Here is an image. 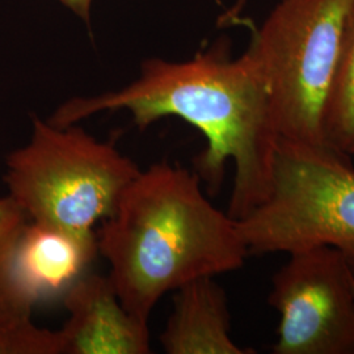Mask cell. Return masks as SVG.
<instances>
[{
  "label": "cell",
  "instance_id": "6",
  "mask_svg": "<svg viewBox=\"0 0 354 354\" xmlns=\"http://www.w3.org/2000/svg\"><path fill=\"white\" fill-rule=\"evenodd\" d=\"M288 254L268 298L279 314L272 352L354 354L353 264L328 245Z\"/></svg>",
  "mask_w": 354,
  "mask_h": 354
},
{
  "label": "cell",
  "instance_id": "9",
  "mask_svg": "<svg viewBox=\"0 0 354 354\" xmlns=\"http://www.w3.org/2000/svg\"><path fill=\"white\" fill-rule=\"evenodd\" d=\"M159 342L168 354L256 353L232 340L227 295L215 277L193 279L175 291Z\"/></svg>",
  "mask_w": 354,
  "mask_h": 354
},
{
  "label": "cell",
  "instance_id": "2",
  "mask_svg": "<svg viewBox=\"0 0 354 354\" xmlns=\"http://www.w3.org/2000/svg\"><path fill=\"white\" fill-rule=\"evenodd\" d=\"M99 228V254L129 313L149 322L167 292L239 269L248 251L193 171L160 160L140 171Z\"/></svg>",
  "mask_w": 354,
  "mask_h": 354
},
{
  "label": "cell",
  "instance_id": "14",
  "mask_svg": "<svg viewBox=\"0 0 354 354\" xmlns=\"http://www.w3.org/2000/svg\"><path fill=\"white\" fill-rule=\"evenodd\" d=\"M245 1H247V0H235L234 4H232V7L228 10L227 12L223 15V17H222V20H221L222 24L228 26V24L236 21L238 17L241 16L244 6H245Z\"/></svg>",
  "mask_w": 354,
  "mask_h": 354
},
{
  "label": "cell",
  "instance_id": "7",
  "mask_svg": "<svg viewBox=\"0 0 354 354\" xmlns=\"http://www.w3.org/2000/svg\"><path fill=\"white\" fill-rule=\"evenodd\" d=\"M62 302L68 319L58 330L61 354L151 353L149 322L127 311L109 276L86 273Z\"/></svg>",
  "mask_w": 354,
  "mask_h": 354
},
{
  "label": "cell",
  "instance_id": "8",
  "mask_svg": "<svg viewBox=\"0 0 354 354\" xmlns=\"http://www.w3.org/2000/svg\"><path fill=\"white\" fill-rule=\"evenodd\" d=\"M99 254L96 234L28 222L15 254L17 279L35 304L62 298Z\"/></svg>",
  "mask_w": 354,
  "mask_h": 354
},
{
  "label": "cell",
  "instance_id": "10",
  "mask_svg": "<svg viewBox=\"0 0 354 354\" xmlns=\"http://www.w3.org/2000/svg\"><path fill=\"white\" fill-rule=\"evenodd\" d=\"M28 222L8 194L0 197V328L30 320L36 306L23 290L15 268L17 243Z\"/></svg>",
  "mask_w": 354,
  "mask_h": 354
},
{
  "label": "cell",
  "instance_id": "5",
  "mask_svg": "<svg viewBox=\"0 0 354 354\" xmlns=\"http://www.w3.org/2000/svg\"><path fill=\"white\" fill-rule=\"evenodd\" d=\"M248 254L328 245L354 266V167L328 146L279 140L266 200L235 221Z\"/></svg>",
  "mask_w": 354,
  "mask_h": 354
},
{
  "label": "cell",
  "instance_id": "4",
  "mask_svg": "<svg viewBox=\"0 0 354 354\" xmlns=\"http://www.w3.org/2000/svg\"><path fill=\"white\" fill-rule=\"evenodd\" d=\"M354 0H282L244 51L266 86L279 140L326 146L324 117Z\"/></svg>",
  "mask_w": 354,
  "mask_h": 354
},
{
  "label": "cell",
  "instance_id": "3",
  "mask_svg": "<svg viewBox=\"0 0 354 354\" xmlns=\"http://www.w3.org/2000/svg\"><path fill=\"white\" fill-rule=\"evenodd\" d=\"M140 174L113 140L33 117L29 142L6 158L4 184L30 222L93 234Z\"/></svg>",
  "mask_w": 354,
  "mask_h": 354
},
{
  "label": "cell",
  "instance_id": "12",
  "mask_svg": "<svg viewBox=\"0 0 354 354\" xmlns=\"http://www.w3.org/2000/svg\"><path fill=\"white\" fill-rule=\"evenodd\" d=\"M0 354H61L58 330L37 327L32 319L3 327Z\"/></svg>",
  "mask_w": 354,
  "mask_h": 354
},
{
  "label": "cell",
  "instance_id": "13",
  "mask_svg": "<svg viewBox=\"0 0 354 354\" xmlns=\"http://www.w3.org/2000/svg\"><path fill=\"white\" fill-rule=\"evenodd\" d=\"M67 8H70L76 16L82 17L88 23L91 19V7L93 0H61Z\"/></svg>",
  "mask_w": 354,
  "mask_h": 354
},
{
  "label": "cell",
  "instance_id": "1",
  "mask_svg": "<svg viewBox=\"0 0 354 354\" xmlns=\"http://www.w3.org/2000/svg\"><path fill=\"white\" fill-rule=\"evenodd\" d=\"M121 109L131 113L140 130L165 117L198 129L206 147L194 159V172L212 194L221 189L226 165L232 162L227 210L232 219L244 218L266 200L279 136L264 82L245 53L232 59L223 46H214L184 62L146 59L140 76L124 88L73 97L48 121L66 127Z\"/></svg>",
  "mask_w": 354,
  "mask_h": 354
},
{
  "label": "cell",
  "instance_id": "11",
  "mask_svg": "<svg viewBox=\"0 0 354 354\" xmlns=\"http://www.w3.org/2000/svg\"><path fill=\"white\" fill-rule=\"evenodd\" d=\"M326 146L354 155V3L344 30L340 58L324 117Z\"/></svg>",
  "mask_w": 354,
  "mask_h": 354
}]
</instances>
